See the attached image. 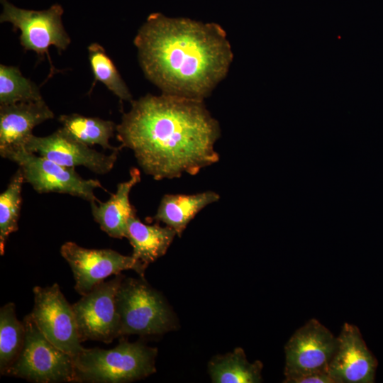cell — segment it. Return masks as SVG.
Listing matches in <instances>:
<instances>
[{
  "label": "cell",
  "mask_w": 383,
  "mask_h": 383,
  "mask_svg": "<svg viewBox=\"0 0 383 383\" xmlns=\"http://www.w3.org/2000/svg\"><path fill=\"white\" fill-rule=\"evenodd\" d=\"M26 330L17 318L16 306L9 302L0 309V372L6 375L23 347Z\"/></svg>",
  "instance_id": "ffe728a7"
},
{
  "label": "cell",
  "mask_w": 383,
  "mask_h": 383,
  "mask_svg": "<svg viewBox=\"0 0 383 383\" xmlns=\"http://www.w3.org/2000/svg\"><path fill=\"white\" fill-rule=\"evenodd\" d=\"M134 44L140 65L162 93L204 100L226 77L231 45L218 24L150 14Z\"/></svg>",
  "instance_id": "7a4b0ae2"
},
{
  "label": "cell",
  "mask_w": 383,
  "mask_h": 383,
  "mask_svg": "<svg viewBox=\"0 0 383 383\" xmlns=\"http://www.w3.org/2000/svg\"><path fill=\"white\" fill-rule=\"evenodd\" d=\"M3 11L0 21L9 22L14 31H21L20 43L26 50H33L43 57L49 56V48L54 45L60 52L70 45L71 40L62 22L63 9L53 4L43 11L18 8L8 0H1Z\"/></svg>",
  "instance_id": "52a82bcc"
},
{
  "label": "cell",
  "mask_w": 383,
  "mask_h": 383,
  "mask_svg": "<svg viewBox=\"0 0 383 383\" xmlns=\"http://www.w3.org/2000/svg\"><path fill=\"white\" fill-rule=\"evenodd\" d=\"M124 277L120 273L104 281L72 305L81 342L110 343L121 336L116 294Z\"/></svg>",
  "instance_id": "ba28073f"
},
{
  "label": "cell",
  "mask_w": 383,
  "mask_h": 383,
  "mask_svg": "<svg viewBox=\"0 0 383 383\" xmlns=\"http://www.w3.org/2000/svg\"><path fill=\"white\" fill-rule=\"evenodd\" d=\"M157 349L141 342L121 340L109 350L83 348L73 359L74 382L124 383L145 378L156 372Z\"/></svg>",
  "instance_id": "3957f363"
},
{
  "label": "cell",
  "mask_w": 383,
  "mask_h": 383,
  "mask_svg": "<svg viewBox=\"0 0 383 383\" xmlns=\"http://www.w3.org/2000/svg\"><path fill=\"white\" fill-rule=\"evenodd\" d=\"M75 280L74 289L83 296L111 275L133 270L144 277L147 266L132 255H123L111 249H89L68 241L60 248Z\"/></svg>",
  "instance_id": "8fae6325"
},
{
  "label": "cell",
  "mask_w": 383,
  "mask_h": 383,
  "mask_svg": "<svg viewBox=\"0 0 383 383\" xmlns=\"http://www.w3.org/2000/svg\"><path fill=\"white\" fill-rule=\"evenodd\" d=\"M219 199L220 195L213 191L193 194H165L161 199L153 219L171 227L181 236L199 211Z\"/></svg>",
  "instance_id": "e0dca14e"
},
{
  "label": "cell",
  "mask_w": 383,
  "mask_h": 383,
  "mask_svg": "<svg viewBox=\"0 0 383 383\" xmlns=\"http://www.w3.org/2000/svg\"><path fill=\"white\" fill-rule=\"evenodd\" d=\"M177 235L168 226L147 225L136 215L128 222L126 238L133 248L131 255L147 267L166 253Z\"/></svg>",
  "instance_id": "2e32d148"
},
{
  "label": "cell",
  "mask_w": 383,
  "mask_h": 383,
  "mask_svg": "<svg viewBox=\"0 0 383 383\" xmlns=\"http://www.w3.org/2000/svg\"><path fill=\"white\" fill-rule=\"evenodd\" d=\"M59 121L62 125L60 128L67 135L87 146L99 145L111 151L123 148L121 145L113 147L109 144V139L116 129V125L111 121L72 113L61 115Z\"/></svg>",
  "instance_id": "ac0fdd59"
},
{
  "label": "cell",
  "mask_w": 383,
  "mask_h": 383,
  "mask_svg": "<svg viewBox=\"0 0 383 383\" xmlns=\"http://www.w3.org/2000/svg\"><path fill=\"white\" fill-rule=\"evenodd\" d=\"M293 383H335V382L328 372H323L297 378Z\"/></svg>",
  "instance_id": "cb8c5ba5"
},
{
  "label": "cell",
  "mask_w": 383,
  "mask_h": 383,
  "mask_svg": "<svg viewBox=\"0 0 383 383\" xmlns=\"http://www.w3.org/2000/svg\"><path fill=\"white\" fill-rule=\"evenodd\" d=\"M338 346V339L316 319H310L296 330L284 347V382L293 383L299 377L328 372L329 363Z\"/></svg>",
  "instance_id": "30bf717a"
},
{
  "label": "cell",
  "mask_w": 383,
  "mask_h": 383,
  "mask_svg": "<svg viewBox=\"0 0 383 383\" xmlns=\"http://www.w3.org/2000/svg\"><path fill=\"white\" fill-rule=\"evenodd\" d=\"M54 116L43 99L0 105V154L24 148L33 129Z\"/></svg>",
  "instance_id": "5bb4252c"
},
{
  "label": "cell",
  "mask_w": 383,
  "mask_h": 383,
  "mask_svg": "<svg viewBox=\"0 0 383 383\" xmlns=\"http://www.w3.org/2000/svg\"><path fill=\"white\" fill-rule=\"evenodd\" d=\"M25 182L23 172L18 168L6 189L0 195V253L4 254L9 236L18 229L22 204V187Z\"/></svg>",
  "instance_id": "44dd1931"
},
{
  "label": "cell",
  "mask_w": 383,
  "mask_h": 383,
  "mask_svg": "<svg viewBox=\"0 0 383 383\" xmlns=\"http://www.w3.org/2000/svg\"><path fill=\"white\" fill-rule=\"evenodd\" d=\"M121 336L163 333L172 328V316L162 296L143 279H123L116 294Z\"/></svg>",
  "instance_id": "5b68a950"
},
{
  "label": "cell",
  "mask_w": 383,
  "mask_h": 383,
  "mask_svg": "<svg viewBox=\"0 0 383 383\" xmlns=\"http://www.w3.org/2000/svg\"><path fill=\"white\" fill-rule=\"evenodd\" d=\"M262 363L250 362L240 348L218 355L209 364V372L214 383H257L262 382Z\"/></svg>",
  "instance_id": "d6986e66"
},
{
  "label": "cell",
  "mask_w": 383,
  "mask_h": 383,
  "mask_svg": "<svg viewBox=\"0 0 383 383\" xmlns=\"http://www.w3.org/2000/svg\"><path fill=\"white\" fill-rule=\"evenodd\" d=\"M24 148L59 165L69 167L83 166L99 174H105L113 169L120 152L115 150L109 155L98 152L72 139L60 128L48 136L33 134Z\"/></svg>",
  "instance_id": "7c38bea8"
},
{
  "label": "cell",
  "mask_w": 383,
  "mask_h": 383,
  "mask_svg": "<svg viewBox=\"0 0 383 383\" xmlns=\"http://www.w3.org/2000/svg\"><path fill=\"white\" fill-rule=\"evenodd\" d=\"M43 99L37 85L13 66L0 65V105Z\"/></svg>",
  "instance_id": "603a6c76"
},
{
  "label": "cell",
  "mask_w": 383,
  "mask_h": 383,
  "mask_svg": "<svg viewBox=\"0 0 383 383\" xmlns=\"http://www.w3.org/2000/svg\"><path fill=\"white\" fill-rule=\"evenodd\" d=\"M140 170L133 167L130 178L118 184L116 192L105 202L90 203L94 221L101 229L114 238H126L129 218L136 215L135 207L130 201V193L133 187L140 182Z\"/></svg>",
  "instance_id": "9a60e30c"
},
{
  "label": "cell",
  "mask_w": 383,
  "mask_h": 383,
  "mask_svg": "<svg viewBox=\"0 0 383 383\" xmlns=\"http://www.w3.org/2000/svg\"><path fill=\"white\" fill-rule=\"evenodd\" d=\"M88 58L94 77L91 90L96 81H99L121 100L133 101L127 85L101 45L94 43L88 47Z\"/></svg>",
  "instance_id": "7402d4cb"
},
{
  "label": "cell",
  "mask_w": 383,
  "mask_h": 383,
  "mask_svg": "<svg viewBox=\"0 0 383 383\" xmlns=\"http://www.w3.org/2000/svg\"><path fill=\"white\" fill-rule=\"evenodd\" d=\"M34 306L30 313L44 336L73 359L83 350L72 305L57 283L33 289Z\"/></svg>",
  "instance_id": "9c48e42d"
},
{
  "label": "cell",
  "mask_w": 383,
  "mask_h": 383,
  "mask_svg": "<svg viewBox=\"0 0 383 383\" xmlns=\"http://www.w3.org/2000/svg\"><path fill=\"white\" fill-rule=\"evenodd\" d=\"M18 165L25 182L30 184L38 193L67 194L82 198L89 203L99 202L94 190L102 188L97 179H85L74 167L59 165L24 148L9 150L0 154Z\"/></svg>",
  "instance_id": "8992f818"
},
{
  "label": "cell",
  "mask_w": 383,
  "mask_h": 383,
  "mask_svg": "<svg viewBox=\"0 0 383 383\" xmlns=\"http://www.w3.org/2000/svg\"><path fill=\"white\" fill-rule=\"evenodd\" d=\"M116 131L121 145L156 180L195 175L219 160V123L203 100L147 94L131 101Z\"/></svg>",
  "instance_id": "6da1fadb"
},
{
  "label": "cell",
  "mask_w": 383,
  "mask_h": 383,
  "mask_svg": "<svg viewBox=\"0 0 383 383\" xmlns=\"http://www.w3.org/2000/svg\"><path fill=\"white\" fill-rule=\"evenodd\" d=\"M328 366L335 383H373L377 361L367 348L359 328L345 323Z\"/></svg>",
  "instance_id": "4fadbf2b"
},
{
  "label": "cell",
  "mask_w": 383,
  "mask_h": 383,
  "mask_svg": "<svg viewBox=\"0 0 383 383\" xmlns=\"http://www.w3.org/2000/svg\"><path fill=\"white\" fill-rule=\"evenodd\" d=\"M23 322L26 330L23 347L6 375L35 383L74 382L73 358L44 336L30 313Z\"/></svg>",
  "instance_id": "277c9868"
}]
</instances>
